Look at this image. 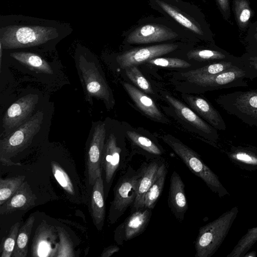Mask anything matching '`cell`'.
Segmentation results:
<instances>
[{"mask_svg": "<svg viewBox=\"0 0 257 257\" xmlns=\"http://www.w3.org/2000/svg\"><path fill=\"white\" fill-rule=\"evenodd\" d=\"M36 199L29 184L24 181L15 194L0 206V214H8L17 210L30 209L36 205Z\"/></svg>", "mask_w": 257, "mask_h": 257, "instance_id": "cell-20", "label": "cell"}, {"mask_svg": "<svg viewBox=\"0 0 257 257\" xmlns=\"http://www.w3.org/2000/svg\"><path fill=\"white\" fill-rule=\"evenodd\" d=\"M117 245H111L105 248L100 255L101 257H109L119 250Z\"/></svg>", "mask_w": 257, "mask_h": 257, "instance_id": "cell-42", "label": "cell"}, {"mask_svg": "<svg viewBox=\"0 0 257 257\" xmlns=\"http://www.w3.org/2000/svg\"><path fill=\"white\" fill-rule=\"evenodd\" d=\"M51 167L54 178L61 187L68 194H74V187L67 173L54 161L51 162Z\"/></svg>", "mask_w": 257, "mask_h": 257, "instance_id": "cell-37", "label": "cell"}, {"mask_svg": "<svg viewBox=\"0 0 257 257\" xmlns=\"http://www.w3.org/2000/svg\"><path fill=\"white\" fill-rule=\"evenodd\" d=\"M238 213L235 206L199 228L195 241L196 257H211L227 235Z\"/></svg>", "mask_w": 257, "mask_h": 257, "instance_id": "cell-2", "label": "cell"}, {"mask_svg": "<svg viewBox=\"0 0 257 257\" xmlns=\"http://www.w3.org/2000/svg\"><path fill=\"white\" fill-rule=\"evenodd\" d=\"M245 74L242 68H236L222 73L197 76L188 79L189 81L205 88L215 90L248 86L245 81Z\"/></svg>", "mask_w": 257, "mask_h": 257, "instance_id": "cell-10", "label": "cell"}, {"mask_svg": "<svg viewBox=\"0 0 257 257\" xmlns=\"http://www.w3.org/2000/svg\"><path fill=\"white\" fill-rule=\"evenodd\" d=\"M23 175L0 179V206L11 197L25 181Z\"/></svg>", "mask_w": 257, "mask_h": 257, "instance_id": "cell-33", "label": "cell"}, {"mask_svg": "<svg viewBox=\"0 0 257 257\" xmlns=\"http://www.w3.org/2000/svg\"><path fill=\"white\" fill-rule=\"evenodd\" d=\"M104 195V182L102 175H100L93 185L91 201L93 221L98 230L102 229L105 219Z\"/></svg>", "mask_w": 257, "mask_h": 257, "instance_id": "cell-22", "label": "cell"}, {"mask_svg": "<svg viewBox=\"0 0 257 257\" xmlns=\"http://www.w3.org/2000/svg\"><path fill=\"white\" fill-rule=\"evenodd\" d=\"M9 55L29 69L38 73L51 74L53 70L48 63L38 54L28 51H15Z\"/></svg>", "mask_w": 257, "mask_h": 257, "instance_id": "cell-25", "label": "cell"}, {"mask_svg": "<svg viewBox=\"0 0 257 257\" xmlns=\"http://www.w3.org/2000/svg\"><path fill=\"white\" fill-rule=\"evenodd\" d=\"M20 224L21 222H17L11 226L7 237L3 241L2 244L1 257H11L12 256Z\"/></svg>", "mask_w": 257, "mask_h": 257, "instance_id": "cell-36", "label": "cell"}, {"mask_svg": "<svg viewBox=\"0 0 257 257\" xmlns=\"http://www.w3.org/2000/svg\"><path fill=\"white\" fill-rule=\"evenodd\" d=\"M126 135L134 145L141 149L148 159H159L163 150L155 142L134 131H127Z\"/></svg>", "mask_w": 257, "mask_h": 257, "instance_id": "cell-28", "label": "cell"}, {"mask_svg": "<svg viewBox=\"0 0 257 257\" xmlns=\"http://www.w3.org/2000/svg\"><path fill=\"white\" fill-rule=\"evenodd\" d=\"M187 55L189 59L208 62L209 64L219 61L233 60L238 57L218 47L193 50L189 51Z\"/></svg>", "mask_w": 257, "mask_h": 257, "instance_id": "cell-26", "label": "cell"}, {"mask_svg": "<svg viewBox=\"0 0 257 257\" xmlns=\"http://www.w3.org/2000/svg\"><path fill=\"white\" fill-rule=\"evenodd\" d=\"M147 62L162 67L185 68L191 66L187 61L177 58L157 57L148 60Z\"/></svg>", "mask_w": 257, "mask_h": 257, "instance_id": "cell-38", "label": "cell"}, {"mask_svg": "<svg viewBox=\"0 0 257 257\" xmlns=\"http://www.w3.org/2000/svg\"><path fill=\"white\" fill-rule=\"evenodd\" d=\"M152 209L144 207L131 214L115 229L114 239L118 245L140 235L146 229L152 216Z\"/></svg>", "mask_w": 257, "mask_h": 257, "instance_id": "cell-11", "label": "cell"}, {"mask_svg": "<svg viewBox=\"0 0 257 257\" xmlns=\"http://www.w3.org/2000/svg\"><path fill=\"white\" fill-rule=\"evenodd\" d=\"M229 158L236 163L257 167V149L250 147L234 148L229 152Z\"/></svg>", "mask_w": 257, "mask_h": 257, "instance_id": "cell-32", "label": "cell"}, {"mask_svg": "<svg viewBox=\"0 0 257 257\" xmlns=\"http://www.w3.org/2000/svg\"><path fill=\"white\" fill-rule=\"evenodd\" d=\"M35 221L34 216L30 215L20 228L13 257H26L28 251V243Z\"/></svg>", "mask_w": 257, "mask_h": 257, "instance_id": "cell-29", "label": "cell"}, {"mask_svg": "<svg viewBox=\"0 0 257 257\" xmlns=\"http://www.w3.org/2000/svg\"><path fill=\"white\" fill-rule=\"evenodd\" d=\"M80 68L88 94L109 102L111 99L109 88L95 64L88 62L81 55L80 56Z\"/></svg>", "mask_w": 257, "mask_h": 257, "instance_id": "cell-14", "label": "cell"}, {"mask_svg": "<svg viewBox=\"0 0 257 257\" xmlns=\"http://www.w3.org/2000/svg\"><path fill=\"white\" fill-rule=\"evenodd\" d=\"M168 168L165 163L163 162L156 177L144 198V207L153 209L163 190Z\"/></svg>", "mask_w": 257, "mask_h": 257, "instance_id": "cell-27", "label": "cell"}, {"mask_svg": "<svg viewBox=\"0 0 257 257\" xmlns=\"http://www.w3.org/2000/svg\"><path fill=\"white\" fill-rule=\"evenodd\" d=\"M123 87L138 108L149 117L163 121L165 117L152 99L136 87L124 83Z\"/></svg>", "mask_w": 257, "mask_h": 257, "instance_id": "cell-23", "label": "cell"}, {"mask_svg": "<svg viewBox=\"0 0 257 257\" xmlns=\"http://www.w3.org/2000/svg\"><path fill=\"white\" fill-rule=\"evenodd\" d=\"M162 140L179 157L189 170L201 178L212 191L219 197L229 194L218 177L204 163L196 152L171 136H164Z\"/></svg>", "mask_w": 257, "mask_h": 257, "instance_id": "cell-3", "label": "cell"}, {"mask_svg": "<svg viewBox=\"0 0 257 257\" xmlns=\"http://www.w3.org/2000/svg\"><path fill=\"white\" fill-rule=\"evenodd\" d=\"M178 34L165 26L156 24L142 25L133 30L126 37L130 44H145L176 39Z\"/></svg>", "mask_w": 257, "mask_h": 257, "instance_id": "cell-13", "label": "cell"}, {"mask_svg": "<svg viewBox=\"0 0 257 257\" xmlns=\"http://www.w3.org/2000/svg\"><path fill=\"white\" fill-rule=\"evenodd\" d=\"M245 41L247 44L246 53L257 55V20L250 24Z\"/></svg>", "mask_w": 257, "mask_h": 257, "instance_id": "cell-40", "label": "cell"}, {"mask_svg": "<svg viewBox=\"0 0 257 257\" xmlns=\"http://www.w3.org/2000/svg\"><path fill=\"white\" fill-rule=\"evenodd\" d=\"M73 32L66 22L23 15L0 16V44L4 50L53 49Z\"/></svg>", "mask_w": 257, "mask_h": 257, "instance_id": "cell-1", "label": "cell"}, {"mask_svg": "<svg viewBox=\"0 0 257 257\" xmlns=\"http://www.w3.org/2000/svg\"><path fill=\"white\" fill-rule=\"evenodd\" d=\"M57 229L43 220L35 231L31 246L33 256H56L59 242Z\"/></svg>", "mask_w": 257, "mask_h": 257, "instance_id": "cell-16", "label": "cell"}, {"mask_svg": "<svg viewBox=\"0 0 257 257\" xmlns=\"http://www.w3.org/2000/svg\"><path fill=\"white\" fill-rule=\"evenodd\" d=\"M243 62L240 57L233 60L219 61L209 63L200 68L183 73L187 79L200 76L217 74L223 72L242 68Z\"/></svg>", "mask_w": 257, "mask_h": 257, "instance_id": "cell-24", "label": "cell"}, {"mask_svg": "<svg viewBox=\"0 0 257 257\" xmlns=\"http://www.w3.org/2000/svg\"><path fill=\"white\" fill-rule=\"evenodd\" d=\"M152 4L160 11L167 15L172 20L192 32L195 36L202 40L213 41V34L210 30L205 20L202 15L195 16L185 8H181L179 1L177 3L170 0H152Z\"/></svg>", "mask_w": 257, "mask_h": 257, "instance_id": "cell-6", "label": "cell"}, {"mask_svg": "<svg viewBox=\"0 0 257 257\" xmlns=\"http://www.w3.org/2000/svg\"><path fill=\"white\" fill-rule=\"evenodd\" d=\"M178 47L176 44L165 43L136 48L118 55L116 61L121 68L125 69L172 52Z\"/></svg>", "mask_w": 257, "mask_h": 257, "instance_id": "cell-12", "label": "cell"}, {"mask_svg": "<svg viewBox=\"0 0 257 257\" xmlns=\"http://www.w3.org/2000/svg\"><path fill=\"white\" fill-rule=\"evenodd\" d=\"M38 101L37 95L30 94L10 106L3 119L4 137L11 134L32 116Z\"/></svg>", "mask_w": 257, "mask_h": 257, "instance_id": "cell-9", "label": "cell"}, {"mask_svg": "<svg viewBox=\"0 0 257 257\" xmlns=\"http://www.w3.org/2000/svg\"><path fill=\"white\" fill-rule=\"evenodd\" d=\"M56 228L59 238L56 256H74L73 243L67 232L62 227L57 226Z\"/></svg>", "mask_w": 257, "mask_h": 257, "instance_id": "cell-35", "label": "cell"}, {"mask_svg": "<svg viewBox=\"0 0 257 257\" xmlns=\"http://www.w3.org/2000/svg\"><path fill=\"white\" fill-rule=\"evenodd\" d=\"M44 113L38 111L23 124L0 141V161L6 166H20L11 160L27 148L35 136L39 132Z\"/></svg>", "mask_w": 257, "mask_h": 257, "instance_id": "cell-4", "label": "cell"}, {"mask_svg": "<svg viewBox=\"0 0 257 257\" xmlns=\"http://www.w3.org/2000/svg\"><path fill=\"white\" fill-rule=\"evenodd\" d=\"M216 101L230 114L250 126L257 127V89L223 94Z\"/></svg>", "mask_w": 257, "mask_h": 257, "instance_id": "cell-7", "label": "cell"}, {"mask_svg": "<svg viewBox=\"0 0 257 257\" xmlns=\"http://www.w3.org/2000/svg\"><path fill=\"white\" fill-rule=\"evenodd\" d=\"M163 162L159 159L144 163L140 167L141 174L137 185L136 199L132 206L131 212L144 207L145 196L154 182Z\"/></svg>", "mask_w": 257, "mask_h": 257, "instance_id": "cell-19", "label": "cell"}, {"mask_svg": "<svg viewBox=\"0 0 257 257\" xmlns=\"http://www.w3.org/2000/svg\"><path fill=\"white\" fill-rule=\"evenodd\" d=\"M140 174V167L136 170L128 165L118 179L114 188L113 199L108 216L110 224L115 223L127 209L133 205L137 196Z\"/></svg>", "mask_w": 257, "mask_h": 257, "instance_id": "cell-5", "label": "cell"}, {"mask_svg": "<svg viewBox=\"0 0 257 257\" xmlns=\"http://www.w3.org/2000/svg\"><path fill=\"white\" fill-rule=\"evenodd\" d=\"M129 161L126 153L118 145L116 137L111 134L104 145L102 168L104 172V193L107 197L116 173L119 170L124 171L127 167Z\"/></svg>", "mask_w": 257, "mask_h": 257, "instance_id": "cell-8", "label": "cell"}, {"mask_svg": "<svg viewBox=\"0 0 257 257\" xmlns=\"http://www.w3.org/2000/svg\"><path fill=\"white\" fill-rule=\"evenodd\" d=\"M245 74V78L253 79L257 78V55L243 54L241 57Z\"/></svg>", "mask_w": 257, "mask_h": 257, "instance_id": "cell-39", "label": "cell"}, {"mask_svg": "<svg viewBox=\"0 0 257 257\" xmlns=\"http://www.w3.org/2000/svg\"><path fill=\"white\" fill-rule=\"evenodd\" d=\"M186 100L190 106L210 125L218 131H225V122L218 111L203 98L187 95Z\"/></svg>", "mask_w": 257, "mask_h": 257, "instance_id": "cell-21", "label": "cell"}, {"mask_svg": "<svg viewBox=\"0 0 257 257\" xmlns=\"http://www.w3.org/2000/svg\"><path fill=\"white\" fill-rule=\"evenodd\" d=\"M219 11L223 18L229 22L230 18V7L229 0H215Z\"/></svg>", "mask_w": 257, "mask_h": 257, "instance_id": "cell-41", "label": "cell"}, {"mask_svg": "<svg viewBox=\"0 0 257 257\" xmlns=\"http://www.w3.org/2000/svg\"><path fill=\"white\" fill-rule=\"evenodd\" d=\"M165 98L175 109L178 115L199 130L208 140L214 143L217 141L218 134L216 129L175 97L166 94Z\"/></svg>", "mask_w": 257, "mask_h": 257, "instance_id": "cell-17", "label": "cell"}, {"mask_svg": "<svg viewBox=\"0 0 257 257\" xmlns=\"http://www.w3.org/2000/svg\"><path fill=\"white\" fill-rule=\"evenodd\" d=\"M232 10L237 25L242 32H245L248 28L252 11L249 0H232Z\"/></svg>", "mask_w": 257, "mask_h": 257, "instance_id": "cell-30", "label": "cell"}, {"mask_svg": "<svg viewBox=\"0 0 257 257\" xmlns=\"http://www.w3.org/2000/svg\"><path fill=\"white\" fill-rule=\"evenodd\" d=\"M168 206L172 213L180 222H182L188 208L185 192V185L176 171L172 174L168 199Z\"/></svg>", "mask_w": 257, "mask_h": 257, "instance_id": "cell-18", "label": "cell"}, {"mask_svg": "<svg viewBox=\"0 0 257 257\" xmlns=\"http://www.w3.org/2000/svg\"><path fill=\"white\" fill-rule=\"evenodd\" d=\"M106 131L103 123L97 125L90 142L87 158V173L90 185H93L102 175V158L104 147Z\"/></svg>", "mask_w": 257, "mask_h": 257, "instance_id": "cell-15", "label": "cell"}, {"mask_svg": "<svg viewBox=\"0 0 257 257\" xmlns=\"http://www.w3.org/2000/svg\"><path fill=\"white\" fill-rule=\"evenodd\" d=\"M257 242V226L247 230L227 257H243Z\"/></svg>", "mask_w": 257, "mask_h": 257, "instance_id": "cell-31", "label": "cell"}, {"mask_svg": "<svg viewBox=\"0 0 257 257\" xmlns=\"http://www.w3.org/2000/svg\"><path fill=\"white\" fill-rule=\"evenodd\" d=\"M124 69L127 77L138 87L147 93H154L151 84L136 65L126 67Z\"/></svg>", "mask_w": 257, "mask_h": 257, "instance_id": "cell-34", "label": "cell"}]
</instances>
